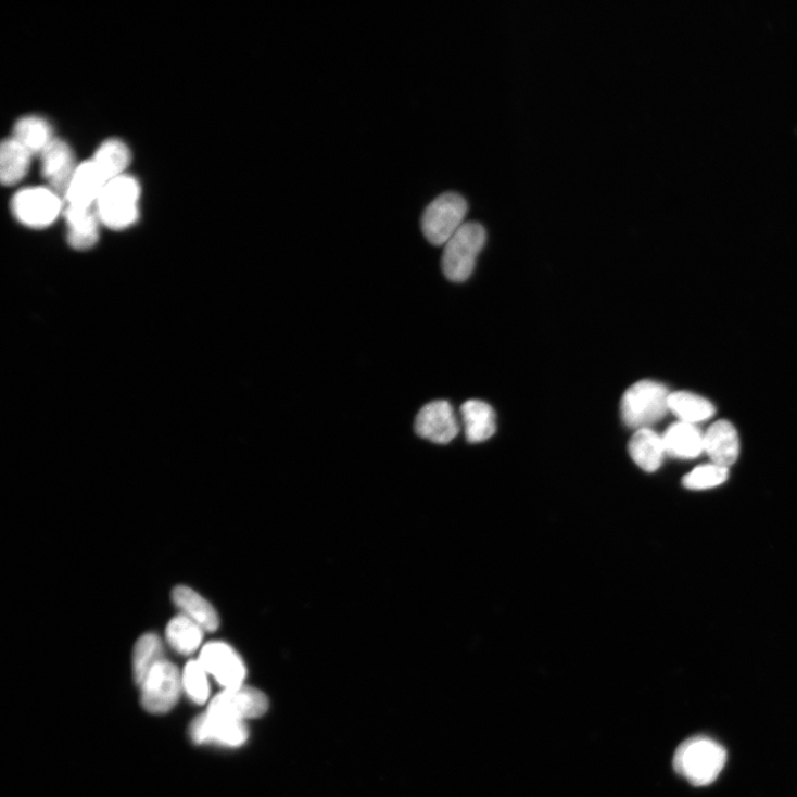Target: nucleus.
I'll use <instances>...</instances> for the list:
<instances>
[{"label":"nucleus","instance_id":"8","mask_svg":"<svg viewBox=\"0 0 797 797\" xmlns=\"http://www.w3.org/2000/svg\"><path fill=\"white\" fill-rule=\"evenodd\" d=\"M199 661L224 690L245 685V662L231 645L223 642L206 644L201 650Z\"/></svg>","mask_w":797,"mask_h":797},{"label":"nucleus","instance_id":"21","mask_svg":"<svg viewBox=\"0 0 797 797\" xmlns=\"http://www.w3.org/2000/svg\"><path fill=\"white\" fill-rule=\"evenodd\" d=\"M461 413L469 442H484L495 433V413L486 403L469 401L463 406Z\"/></svg>","mask_w":797,"mask_h":797},{"label":"nucleus","instance_id":"1","mask_svg":"<svg viewBox=\"0 0 797 797\" xmlns=\"http://www.w3.org/2000/svg\"><path fill=\"white\" fill-rule=\"evenodd\" d=\"M726 762L725 749L714 739L698 735L686 739L676 749L674 771L694 786L713 783Z\"/></svg>","mask_w":797,"mask_h":797},{"label":"nucleus","instance_id":"3","mask_svg":"<svg viewBox=\"0 0 797 797\" xmlns=\"http://www.w3.org/2000/svg\"><path fill=\"white\" fill-rule=\"evenodd\" d=\"M667 388L656 381L643 380L633 384L621 399L620 412L625 426L649 428L669 410Z\"/></svg>","mask_w":797,"mask_h":797},{"label":"nucleus","instance_id":"18","mask_svg":"<svg viewBox=\"0 0 797 797\" xmlns=\"http://www.w3.org/2000/svg\"><path fill=\"white\" fill-rule=\"evenodd\" d=\"M173 598L182 615L200 624L205 632H215L218 629V613L199 593L187 586H178Z\"/></svg>","mask_w":797,"mask_h":797},{"label":"nucleus","instance_id":"7","mask_svg":"<svg viewBox=\"0 0 797 797\" xmlns=\"http://www.w3.org/2000/svg\"><path fill=\"white\" fill-rule=\"evenodd\" d=\"M143 708L155 714L173 709L180 697L182 674L179 669L165 659L160 661L140 685Z\"/></svg>","mask_w":797,"mask_h":797},{"label":"nucleus","instance_id":"13","mask_svg":"<svg viewBox=\"0 0 797 797\" xmlns=\"http://www.w3.org/2000/svg\"><path fill=\"white\" fill-rule=\"evenodd\" d=\"M106 184L93 161H84L78 164L64 197L67 205L96 206Z\"/></svg>","mask_w":797,"mask_h":797},{"label":"nucleus","instance_id":"17","mask_svg":"<svg viewBox=\"0 0 797 797\" xmlns=\"http://www.w3.org/2000/svg\"><path fill=\"white\" fill-rule=\"evenodd\" d=\"M629 448L635 464L647 472L657 471L667 454L662 437L650 428L637 430Z\"/></svg>","mask_w":797,"mask_h":797},{"label":"nucleus","instance_id":"5","mask_svg":"<svg viewBox=\"0 0 797 797\" xmlns=\"http://www.w3.org/2000/svg\"><path fill=\"white\" fill-rule=\"evenodd\" d=\"M469 205L457 192H445L435 198L425 210L421 229L426 239L435 246L445 245L466 223Z\"/></svg>","mask_w":797,"mask_h":797},{"label":"nucleus","instance_id":"4","mask_svg":"<svg viewBox=\"0 0 797 797\" xmlns=\"http://www.w3.org/2000/svg\"><path fill=\"white\" fill-rule=\"evenodd\" d=\"M485 242L484 226L478 222H466L444 245L442 269L445 277L455 282L467 280Z\"/></svg>","mask_w":797,"mask_h":797},{"label":"nucleus","instance_id":"25","mask_svg":"<svg viewBox=\"0 0 797 797\" xmlns=\"http://www.w3.org/2000/svg\"><path fill=\"white\" fill-rule=\"evenodd\" d=\"M164 655L160 637L149 633L139 638L134 651V674L140 686L149 672L162 661Z\"/></svg>","mask_w":797,"mask_h":797},{"label":"nucleus","instance_id":"10","mask_svg":"<svg viewBox=\"0 0 797 797\" xmlns=\"http://www.w3.org/2000/svg\"><path fill=\"white\" fill-rule=\"evenodd\" d=\"M268 709L269 700L263 692L243 685L224 690L211 701L207 711L246 722L263 717Z\"/></svg>","mask_w":797,"mask_h":797},{"label":"nucleus","instance_id":"12","mask_svg":"<svg viewBox=\"0 0 797 797\" xmlns=\"http://www.w3.org/2000/svg\"><path fill=\"white\" fill-rule=\"evenodd\" d=\"M419 437L439 444L451 442L459 433V423L452 406L438 401L425 406L415 423Z\"/></svg>","mask_w":797,"mask_h":797},{"label":"nucleus","instance_id":"20","mask_svg":"<svg viewBox=\"0 0 797 797\" xmlns=\"http://www.w3.org/2000/svg\"><path fill=\"white\" fill-rule=\"evenodd\" d=\"M34 155L16 139L9 138L0 148V180L7 187L18 185L27 176Z\"/></svg>","mask_w":797,"mask_h":797},{"label":"nucleus","instance_id":"14","mask_svg":"<svg viewBox=\"0 0 797 797\" xmlns=\"http://www.w3.org/2000/svg\"><path fill=\"white\" fill-rule=\"evenodd\" d=\"M64 215L71 246L80 251L93 248L99 240L101 224L96 206L67 205Z\"/></svg>","mask_w":797,"mask_h":797},{"label":"nucleus","instance_id":"9","mask_svg":"<svg viewBox=\"0 0 797 797\" xmlns=\"http://www.w3.org/2000/svg\"><path fill=\"white\" fill-rule=\"evenodd\" d=\"M190 735L198 745L218 744L236 748L248 742L249 729L244 721L207 711L193 721Z\"/></svg>","mask_w":797,"mask_h":797},{"label":"nucleus","instance_id":"2","mask_svg":"<svg viewBox=\"0 0 797 797\" xmlns=\"http://www.w3.org/2000/svg\"><path fill=\"white\" fill-rule=\"evenodd\" d=\"M140 198L141 186L135 177L109 181L96 204L101 224L113 231L129 229L139 219Z\"/></svg>","mask_w":797,"mask_h":797},{"label":"nucleus","instance_id":"15","mask_svg":"<svg viewBox=\"0 0 797 797\" xmlns=\"http://www.w3.org/2000/svg\"><path fill=\"white\" fill-rule=\"evenodd\" d=\"M705 451L712 464L728 468L738 458L739 440L735 428L725 420L712 425L705 434Z\"/></svg>","mask_w":797,"mask_h":797},{"label":"nucleus","instance_id":"16","mask_svg":"<svg viewBox=\"0 0 797 797\" xmlns=\"http://www.w3.org/2000/svg\"><path fill=\"white\" fill-rule=\"evenodd\" d=\"M662 439L666 453L676 459H695L705 451V434L695 425L679 421Z\"/></svg>","mask_w":797,"mask_h":797},{"label":"nucleus","instance_id":"23","mask_svg":"<svg viewBox=\"0 0 797 797\" xmlns=\"http://www.w3.org/2000/svg\"><path fill=\"white\" fill-rule=\"evenodd\" d=\"M13 138L23 144L33 155H40L55 139L50 124L39 116L21 118L14 127Z\"/></svg>","mask_w":797,"mask_h":797},{"label":"nucleus","instance_id":"19","mask_svg":"<svg viewBox=\"0 0 797 797\" xmlns=\"http://www.w3.org/2000/svg\"><path fill=\"white\" fill-rule=\"evenodd\" d=\"M106 182L126 175L132 155L128 146L116 138L107 139L97 149L91 159Z\"/></svg>","mask_w":797,"mask_h":797},{"label":"nucleus","instance_id":"6","mask_svg":"<svg viewBox=\"0 0 797 797\" xmlns=\"http://www.w3.org/2000/svg\"><path fill=\"white\" fill-rule=\"evenodd\" d=\"M11 208L20 223L36 230L46 229L65 211L62 197L48 187L20 190L12 199Z\"/></svg>","mask_w":797,"mask_h":797},{"label":"nucleus","instance_id":"11","mask_svg":"<svg viewBox=\"0 0 797 797\" xmlns=\"http://www.w3.org/2000/svg\"><path fill=\"white\" fill-rule=\"evenodd\" d=\"M40 160L41 175L48 188L65 197L78 167L72 147L55 138L40 154Z\"/></svg>","mask_w":797,"mask_h":797},{"label":"nucleus","instance_id":"22","mask_svg":"<svg viewBox=\"0 0 797 797\" xmlns=\"http://www.w3.org/2000/svg\"><path fill=\"white\" fill-rule=\"evenodd\" d=\"M668 407L681 422L691 425L708 420L716 414L714 406L705 397L685 391L670 393Z\"/></svg>","mask_w":797,"mask_h":797},{"label":"nucleus","instance_id":"24","mask_svg":"<svg viewBox=\"0 0 797 797\" xmlns=\"http://www.w3.org/2000/svg\"><path fill=\"white\" fill-rule=\"evenodd\" d=\"M204 632L200 624L181 613L168 622L165 635L176 651L190 655L201 646Z\"/></svg>","mask_w":797,"mask_h":797},{"label":"nucleus","instance_id":"27","mask_svg":"<svg viewBox=\"0 0 797 797\" xmlns=\"http://www.w3.org/2000/svg\"><path fill=\"white\" fill-rule=\"evenodd\" d=\"M729 477V469L716 464L696 468L685 478L682 483L690 490H707L723 484Z\"/></svg>","mask_w":797,"mask_h":797},{"label":"nucleus","instance_id":"26","mask_svg":"<svg viewBox=\"0 0 797 797\" xmlns=\"http://www.w3.org/2000/svg\"><path fill=\"white\" fill-rule=\"evenodd\" d=\"M208 673L201 662L190 661L182 673L184 690L195 704L202 705L208 699L210 685Z\"/></svg>","mask_w":797,"mask_h":797}]
</instances>
